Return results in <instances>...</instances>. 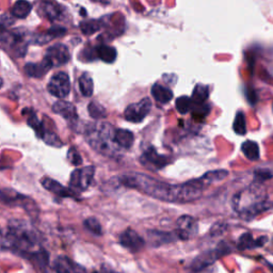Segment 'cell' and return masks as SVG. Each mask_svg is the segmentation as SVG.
Instances as JSON below:
<instances>
[{"label": "cell", "mask_w": 273, "mask_h": 273, "mask_svg": "<svg viewBox=\"0 0 273 273\" xmlns=\"http://www.w3.org/2000/svg\"><path fill=\"white\" fill-rule=\"evenodd\" d=\"M270 177H272V173L267 170V169H261V170H257L255 172V178L258 179L259 181H263V180H267L269 179Z\"/></svg>", "instance_id": "cell-31"}, {"label": "cell", "mask_w": 273, "mask_h": 273, "mask_svg": "<svg viewBox=\"0 0 273 273\" xmlns=\"http://www.w3.org/2000/svg\"><path fill=\"white\" fill-rule=\"evenodd\" d=\"M2 86H3V79L0 78V88H2Z\"/></svg>", "instance_id": "cell-35"}, {"label": "cell", "mask_w": 273, "mask_h": 273, "mask_svg": "<svg viewBox=\"0 0 273 273\" xmlns=\"http://www.w3.org/2000/svg\"><path fill=\"white\" fill-rule=\"evenodd\" d=\"M47 90L50 94L58 98H65L71 91L70 77L64 72H59L54 74L49 80Z\"/></svg>", "instance_id": "cell-5"}, {"label": "cell", "mask_w": 273, "mask_h": 273, "mask_svg": "<svg viewBox=\"0 0 273 273\" xmlns=\"http://www.w3.org/2000/svg\"><path fill=\"white\" fill-rule=\"evenodd\" d=\"M152 95L160 104H168L173 99V92L168 88L159 84H155L152 88Z\"/></svg>", "instance_id": "cell-15"}, {"label": "cell", "mask_w": 273, "mask_h": 273, "mask_svg": "<svg viewBox=\"0 0 273 273\" xmlns=\"http://www.w3.org/2000/svg\"><path fill=\"white\" fill-rule=\"evenodd\" d=\"M234 130L237 134L243 135L247 132V123H245V116L244 113L239 111L236 114L235 121H234Z\"/></svg>", "instance_id": "cell-25"}, {"label": "cell", "mask_w": 273, "mask_h": 273, "mask_svg": "<svg viewBox=\"0 0 273 273\" xmlns=\"http://www.w3.org/2000/svg\"><path fill=\"white\" fill-rule=\"evenodd\" d=\"M52 110L54 113L62 115L66 120H76L77 112L74 105L66 101H58L52 106Z\"/></svg>", "instance_id": "cell-12"}, {"label": "cell", "mask_w": 273, "mask_h": 273, "mask_svg": "<svg viewBox=\"0 0 273 273\" xmlns=\"http://www.w3.org/2000/svg\"><path fill=\"white\" fill-rule=\"evenodd\" d=\"M102 273H117L116 271L110 269V268H106V267H103L102 269Z\"/></svg>", "instance_id": "cell-34"}, {"label": "cell", "mask_w": 273, "mask_h": 273, "mask_svg": "<svg viewBox=\"0 0 273 273\" xmlns=\"http://www.w3.org/2000/svg\"><path fill=\"white\" fill-rule=\"evenodd\" d=\"M198 224L193 217L181 216L176 221L175 235L179 239L189 240L197 234Z\"/></svg>", "instance_id": "cell-7"}, {"label": "cell", "mask_w": 273, "mask_h": 273, "mask_svg": "<svg viewBox=\"0 0 273 273\" xmlns=\"http://www.w3.org/2000/svg\"><path fill=\"white\" fill-rule=\"evenodd\" d=\"M28 123H29V125L32 127V128L35 130V132L38 133V135L40 136V138H43L44 134H45L44 127H43L42 123L38 120V117L35 116V114H32L31 116H29Z\"/></svg>", "instance_id": "cell-29"}, {"label": "cell", "mask_w": 273, "mask_h": 273, "mask_svg": "<svg viewBox=\"0 0 273 273\" xmlns=\"http://www.w3.org/2000/svg\"><path fill=\"white\" fill-rule=\"evenodd\" d=\"M120 243L132 253L140 252L144 248V240L133 230L127 229L120 236Z\"/></svg>", "instance_id": "cell-10"}, {"label": "cell", "mask_w": 273, "mask_h": 273, "mask_svg": "<svg viewBox=\"0 0 273 273\" xmlns=\"http://www.w3.org/2000/svg\"><path fill=\"white\" fill-rule=\"evenodd\" d=\"M94 172L95 169L91 166L75 170L71 175V186L80 190L87 189L91 185V183H92Z\"/></svg>", "instance_id": "cell-8"}, {"label": "cell", "mask_w": 273, "mask_h": 273, "mask_svg": "<svg viewBox=\"0 0 273 273\" xmlns=\"http://www.w3.org/2000/svg\"><path fill=\"white\" fill-rule=\"evenodd\" d=\"M42 185L46 188L47 190L51 191L52 193L57 194L61 197L64 196H73L72 191L69 190L67 188H65L64 186H62L61 184H59L58 181L50 179V178H45L44 180H42Z\"/></svg>", "instance_id": "cell-18"}, {"label": "cell", "mask_w": 273, "mask_h": 273, "mask_svg": "<svg viewBox=\"0 0 273 273\" xmlns=\"http://www.w3.org/2000/svg\"><path fill=\"white\" fill-rule=\"evenodd\" d=\"M122 184L141 190L155 198L163 202L185 203L191 202L201 196L205 190L197 179L189 180L181 185H170L140 173H132L122 177Z\"/></svg>", "instance_id": "cell-1"}, {"label": "cell", "mask_w": 273, "mask_h": 273, "mask_svg": "<svg viewBox=\"0 0 273 273\" xmlns=\"http://www.w3.org/2000/svg\"><path fill=\"white\" fill-rule=\"evenodd\" d=\"M134 135L130 130L116 129L114 130V142L123 149H130L133 144Z\"/></svg>", "instance_id": "cell-16"}, {"label": "cell", "mask_w": 273, "mask_h": 273, "mask_svg": "<svg viewBox=\"0 0 273 273\" xmlns=\"http://www.w3.org/2000/svg\"><path fill=\"white\" fill-rule=\"evenodd\" d=\"M192 107V101L188 96H180L176 99V109L181 114H186Z\"/></svg>", "instance_id": "cell-27"}, {"label": "cell", "mask_w": 273, "mask_h": 273, "mask_svg": "<svg viewBox=\"0 0 273 273\" xmlns=\"http://www.w3.org/2000/svg\"><path fill=\"white\" fill-rule=\"evenodd\" d=\"M32 6L27 0H18L12 9V15L16 18H26L30 14Z\"/></svg>", "instance_id": "cell-20"}, {"label": "cell", "mask_w": 273, "mask_h": 273, "mask_svg": "<svg viewBox=\"0 0 273 273\" xmlns=\"http://www.w3.org/2000/svg\"><path fill=\"white\" fill-rule=\"evenodd\" d=\"M13 23V21H10V18L7 17L6 15L0 17V33L4 32L6 30L7 27L9 25H11Z\"/></svg>", "instance_id": "cell-32"}, {"label": "cell", "mask_w": 273, "mask_h": 273, "mask_svg": "<svg viewBox=\"0 0 273 273\" xmlns=\"http://www.w3.org/2000/svg\"><path fill=\"white\" fill-rule=\"evenodd\" d=\"M272 109H273V104H272Z\"/></svg>", "instance_id": "cell-36"}, {"label": "cell", "mask_w": 273, "mask_h": 273, "mask_svg": "<svg viewBox=\"0 0 273 273\" xmlns=\"http://www.w3.org/2000/svg\"><path fill=\"white\" fill-rule=\"evenodd\" d=\"M91 2L98 3V4H102V5H109V4H110V0H91Z\"/></svg>", "instance_id": "cell-33"}, {"label": "cell", "mask_w": 273, "mask_h": 273, "mask_svg": "<svg viewBox=\"0 0 273 273\" xmlns=\"http://www.w3.org/2000/svg\"><path fill=\"white\" fill-rule=\"evenodd\" d=\"M85 226L86 229L88 231H90L92 234L94 235H102L103 233V230H102V226H101V223H99L95 218H89V219H87L85 221Z\"/></svg>", "instance_id": "cell-28"}, {"label": "cell", "mask_w": 273, "mask_h": 273, "mask_svg": "<svg viewBox=\"0 0 273 273\" xmlns=\"http://www.w3.org/2000/svg\"><path fill=\"white\" fill-rule=\"evenodd\" d=\"M140 160L145 167L154 171L160 170L163 167H166L169 163L168 157L162 156V155L158 154L156 151H155L154 148H149L147 151H145Z\"/></svg>", "instance_id": "cell-9"}, {"label": "cell", "mask_w": 273, "mask_h": 273, "mask_svg": "<svg viewBox=\"0 0 273 273\" xmlns=\"http://www.w3.org/2000/svg\"><path fill=\"white\" fill-rule=\"evenodd\" d=\"M262 191L255 187H250L234 196L233 205L235 211L242 216L254 217L270 207Z\"/></svg>", "instance_id": "cell-2"}, {"label": "cell", "mask_w": 273, "mask_h": 273, "mask_svg": "<svg viewBox=\"0 0 273 273\" xmlns=\"http://www.w3.org/2000/svg\"><path fill=\"white\" fill-rule=\"evenodd\" d=\"M102 28V25L98 21L90 20L80 23V29L86 35H92Z\"/></svg>", "instance_id": "cell-24"}, {"label": "cell", "mask_w": 273, "mask_h": 273, "mask_svg": "<svg viewBox=\"0 0 273 273\" xmlns=\"http://www.w3.org/2000/svg\"><path fill=\"white\" fill-rule=\"evenodd\" d=\"M57 273H87L86 269L66 256L57 257L53 262Z\"/></svg>", "instance_id": "cell-11"}, {"label": "cell", "mask_w": 273, "mask_h": 273, "mask_svg": "<svg viewBox=\"0 0 273 273\" xmlns=\"http://www.w3.org/2000/svg\"><path fill=\"white\" fill-rule=\"evenodd\" d=\"M89 142L92 147L105 155H113L116 148L114 145V129L107 123L99 125L90 132ZM117 145V144H116Z\"/></svg>", "instance_id": "cell-3"}, {"label": "cell", "mask_w": 273, "mask_h": 273, "mask_svg": "<svg viewBox=\"0 0 273 273\" xmlns=\"http://www.w3.org/2000/svg\"><path fill=\"white\" fill-rule=\"evenodd\" d=\"M266 240H267L266 237H261V238H258L255 240L253 238V236L251 234H243L238 240L237 248L239 250L254 249V248H257V247H261L263 242H265Z\"/></svg>", "instance_id": "cell-17"}, {"label": "cell", "mask_w": 273, "mask_h": 273, "mask_svg": "<svg viewBox=\"0 0 273 273\" xmlns=\"http://www.w3.org/2000/svg\"><path fill=\"white\" fill-rule=\"evenodd\" d=\"M42 14L50 21H57L62 15V9L54 0H44L41 4Z\"/></svg>", "instance_id": "cell-13"}, {"label": "cell", "mask_w": 273, "mask_h": 273, "mask_svg": "<svg viewBox=\"0 0 273 273\" xmlns=\"http://www.w3.org/2000/svg\"><path fill=\"white\" fill-rule=\"evenodd\" d=\"M97 57L106 63H113L116 59L117 52L114 47L108 46V45H101L96 48Z\"/></svg>", "instance_id": "cell-19"}, {"label": "cell", "mask_w": 273, "mask_h": 273, "mask_svg": "<svg viewBox=\"0 0 273 273\" xmlns=\"http://www.w3.org/2000/svg\"><path fill=\"white\" fill-rule=\"evenodd\" d=\"M79 89L84 96L87 97L92 96L94 91V84L92 78H91L89 74L81 75V77L79 78Z\"/></svg>", "instance_id": "cell-23"}, {"label": "cell", "mask_w": 273, "mask_h": 273, "mask_svg": "<svg viewBox=\"0 0 273 273\" xmlns=\"http://www.w3.org/2000/svg\"><path fill=\"white\" fill-rule=\"evenodd\" d=\"M209 96V88L204 85H196L192 93V103L195 105H201L206 102Z\"/></svg>", "instance_id": "cell-22"}, {"label": "cell", "mask_w": 273, "mask_h": 273, "mask_svg": "<svg viewBox=\"0 0 273 273\" xmlns=\"http://www.w3.org/2000/svg\"><path fill=\"white\" fill-rule=\"evenodd\" d=\"M50 69L51 67L48 63L43 60L39 63H28V64L25 66V72L27 75L32 78H41L44 75H46Z\"/></svg>", "instance_id": "cell-14"}, {"label": "cell", "mask_w": 273, "mask_h": 273, "mask_svg": "<svg viewBox=\"0 0 273 273\" xmlns=\"http://www.w3.org/2000/svg\"><path fill=\"white\" fill-rule=\"evenodd\" d=\"M152 109L151 99L145 97L141 99L140 102L129 105L125 109L124 117L126 121L132 123H140L142 122L147 115L150 113Z\"/></svg>", "instance_id": "cell-4"}, {"label": "cell", "mask_w": 273, "mask_h": 273, "mask_svg": "<svg viewBox=\"0 0 273 273\" xmlns=\"http://www.w3.org/2000/svg\"><path fill=\"white\" fill-rule=\"evenodd\" d=\"M88 110H89L90 115L94 117V119H103V117H105L107 115L106 109L101 104H98L96 102L90 103V105L88 107Z\"/></svg>", "instance_id": "cell-26"}, {"label": "cell", "mask_w": 273, "mask_h": 273, "mask_svg": "<svg viewBox=\"0 0 273 273\" xmlns=\"http://www.w3.org/2000/svg\"><path fill=\"white\" fill-rule=\"evenodd\" d=\"M241 150H242V153L244 154V156L247 157L248 159L253 160V161L258 160V158H259V148H258V144L256 142L251 141V140L245 141L242 144Z\"/></svg>", "instance_id": "cell-21"}, {"label": "cell", "mask_w": 273, "mask_h": 273, "mask_svg": "<svg viewBox=\"0 0 273 273\" xmlns=\"http://www.w3.org/2000/svg\"><path fill=\"white\" fill-rule=\"evenodd\" d=\"M71 53L69 48L63 44H54L49 47L45 54L44 60L46 61L50 67H58L64 65L70 61Z\"/></svg>", "instance_id": "cell-6"}, {"label": "cell", "mask_w": 273, "mask_h": 273, "mask_svg": "<svg viewBox=\"0 0 273 273\" xmlns=\"http://www.w3.org/2000/svg\"><path fill=\"white\" fill-rule=\"evenodd\" d=\"M69 160L73 163V165L75 166H80L81 163H83V159H81V156L79 155V153L77 151H75L74 149L70 150L69 154H67Z\"/></svg>", "instance_id": "cell-30"}]
</instances>
